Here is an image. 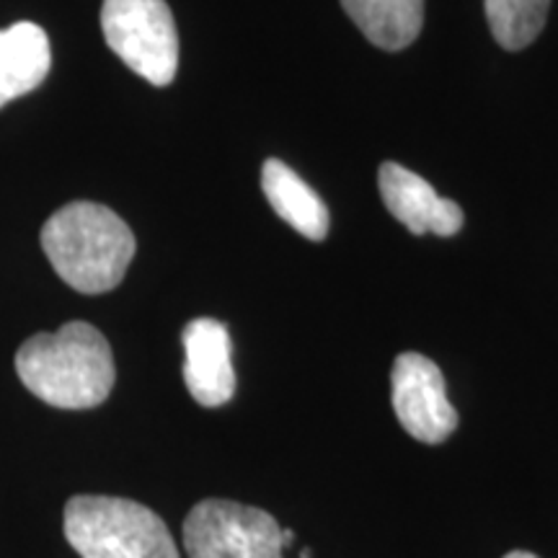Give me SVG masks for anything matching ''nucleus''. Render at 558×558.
<instances>
[{"label": "nucleus", "instance_id": "obj_6", "mask_svg": "<svg viewBox=\"0 0 558 558\" xmlns=\"http://www.w3.org/2000/svg\"><path fill=\"white\" fill-rule=\"evenodd\" d=\"M393 411L401 427L424 445L445 442L458 429V411L448 399L445 375L418 352H403L390 373Z\"/></svg>", "mask_w": 558, "mask_h": 558}, {"label": "nucleus", "instance_id": "obj_4", "mask_svg": "<svg viewBox=\"0 0 558 558\" xmlns=\"http://www.w3.org/2000/svg\"><path fill=\"white\" fill-rule=\"evenodd\" d=\"M101 32L109 50L153 86L179 70V32L166 0H104Z\"/></svg>", "mask_w": 558, "mask_h": 558}, {"label": "nucleus", "instance_id": "obj_9", "mask_svg": "<svg viewBox=\"0 0 558 558\" xmlns=\"http://www.w3.org/2000/svg\"><path fill=\"white\" fill-rule=\"evenodd\" d=\"M50 39L32 21L0 29V107L41 86L50 73Z\"/></svg>", "mask_w": 558, "mask_h": 558}, {"label": "nucleus", "instance_id": "obj_12", "mask_svg": "<svg viewBox=\"0 0 558 558\" xmlns=\"http://www.w3.org/2000/svg\"><path fill=\"white\" fill-rule=\"evenodd\" d=\"M484 11L501 50L520 52L546 29L550 0H484Z\"/></svg>", "mask_w": 558, "mask_h": 558}, {"label": "nucleus", "instance_id": "obj_3", "mask_svg": "<svg viewBox=\"0 0 558 558\" xmlns=\"http://www.w3.org/2000/svg\"><path fill=\"white\" fill-rule=\"evenodd\" d=\"M62 525L81 558H179L166 522L132 499L78 494L65 505Z\"/></svg>", "mask_w": 558, "mask_h": 558}, {"label": "nucleus", "instance_id": "obj_7", "mask_svg": "<svg viewBox=\"0 0 558 558\" xmlns=\"http://www.w3.org/2000/svg\"><path fill=\"white\" fill-rule=\"evenodd\" d=\"M378 186L388 213L414 235L435 233L450 239L463 228V209L452 199L439 197L435 186L407 166L386 160L378 171Z\"/></svg>", "mask_w": 558, "mask_h": 558}, {"label": "nucleus", "instance_id": "obj_1", "mask_svg": "<svg viewBox=\"0 0 558 558\" xmlns=\"http://www.w3.org/2000/svg\"><path fill=\"white\" fill-rule=\"evenodd\" d=\"M16 375L47 407L81 411L109 399L117 367L107 337L86 320H70L60 331L34 333L19 347Z\"/></svg>", "mask_w": 558, "mask_h": 558}, {"label": "nucleus", "instance_id": "obj_8", "mask_svg": "<svg viewBox=\"0 0 558 558\" xmlns=\"http://www.w3.org/2000/svg\"><path fill=\"white\" fill-rule=\"evenodd\" d=\"M184 383L192 399L205 409H218L233 399L235 369L228 326L215 318H194L184 333Z\"/></svg>", "mask_w": 558, "mask_h": 558}, {"label": "nucleus", "instance_id": "obj_14", "mask_svg": "<svg viewBox=\"0 0 558 558\" xmlns=\"http://www.w3.org/2000/svg\"><path fill=\"white\" fill-rule=\"evenodd\" d=\"M300 558H313V556H311V548H303V550H300Z\"/></svg>", "mask_w": 558, "mask_h": 558}, {"label": "nucleus", "instance_id": "obj_11", "mask_svg": "<svg viewBox=\"0 0 558 558\" xmlns=\"http://www.w3.org/2000/svg\"><path fill=\"white\" fill-rule=\"evenodd\" d=\"M341 9L386 52L407 50L424 24V0H341Z\"/></svg>", "mask_w": 558, "mask_h": 558}, {"label": "nucleus", "instance_id": "obj_5", "mask_svg": "<svg viewBox=\"0 0 558 558\" xmlns=\"http://www.w3.org/2000/svg\"><path fill=\"white\" fill-rule=\"evenodd\" d=\"M190 558H284V527L259 507L205 499L184 520Z\"/></svg>", "mask_w": 558, "mask_h": 558}, {"label": "nucleus", "instance_id": "obj_10", "mask_svg": "<svg viewBox=\"0 0 558 558\" xmlns=\"http://www.w3.org/2000/svg\"><path fill=\"white\" fill-rule=\"evenodd\" d=\"M262 190L271 209L308 241L329 235V207L324 199L279 158H267L262 166Z\"/></svg>", "mask_w": 558, "mask_h": 558}, {"label": "nucleus", "instance_id": "obj_2", "mask_svg": "<svg viewBox=\"0 0 558 558\" xmlns=\"http://www.w3.org/2000/svg\"><path fill=\"white\" fill-rule=\"evenodd\" d=\"M41 248L62 282L83 295L114 290L135 256V235L114 209L99 202H70L39 233Z\"/></svg>", "mask_w": 558, "mask_h": 558}, {"label": "nucleus", "instance_id": "obj_13", "mask_svg": "<svg viewBox=\"0 0 558 558\" xmlns=\"http://www.w3.org/2000/svg\"><path fill=\"white\" fill-rule=\"evenodd\" d=\"M501 558H541V556L530 554V550H509V554L501 556Z\"/></svg>", "mask_w": 558, "mask_h": 558}]
</instances>
